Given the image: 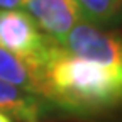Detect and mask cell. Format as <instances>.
<instances>
[{"instance_id": "7", "label": "cell", "mask_w": 122, "mask_h": 122, "mask_svg": "<svg viewBox=\"0 0 122 122\" xmlns=\"http://www.w3.org/2000/svg\"><path fill=\"white\" fill-rule=\"evenodd\" d=\"M81 19L90 24H114L122 17V0H75Z\"/></svg>"}, {"instance_id": "2", "label": "cell", "mask_w": 122, "mask_h": 122, "mask_svg": "<svg viewBox=\"0 0 122 122\" xmlns=\"http://www.w3.org/2000/svg\"><path fill=\"white\" fill-rule=\"evenodd\" d=\"M56 41L48 37L24 9L0 10V46L20 56L36 70Z\"/></svg>"}, {"instance_id": "3", "label": "cell", "mask_w": 122, "mask_h": 122, "mask_svg": "<svg viewBox=\"0 0 122 122\" xmlns=\"http://www.w3.org/2000/svg\"><path fill=\"white\" fill-rule=\"evenodd\" d=\"M59 46L73 56L114 70H122V36L98 29L95 24L86 20H80Z\"/></svg>"}, {"instance_id": "9", "label": "cell", "mask_w": 122, "mask_h": 122, "mask_svg": "<svg viewBox=\"0 0 122 122\" xmlns=\"http://www.w3.org/2000/svg\"><path fill=\"white\" fill-rule=\"evenodd\" d=\"M0 122H12V119H10L9 115H5V114L0 112Z\"/></svg>"}, {"instance_id": "8", "label": "cell", "mask_w": 122, "mask_h": 122, "mask_svg": "<svg viewBox=\"0 0 122 122\" xmlns=\"http://www.w3.org/2000/svg\"><path fill=\"white\" fill-rule=\"evenodd\" d=\"M27 0H0V10H14V9H24Z\"/></svg>"}, {"instance_id": "1", "label": "cell", "mask_w": 122, "mask_h": 122, "mask_svg": "<svg viewBox=\"0 0 122 122\" xmlns=\"http://www.w3.org/2000/svg\"><path fill=\"white\" fill-rule=\"evenodd\" d=\"M41 98L71 112H100L122 103V70L70 54L58 42L37 68Z\"/></svg>"}, {"instance_id": "6", "label": "cell", "mask_w": 122, "mask_h": 122, "mask_svg": "<svg viewBox=\"0 0 122 122\" xmlns=\"http://www.w3.org/2000/svg\"><path fill=\"white\" fill-rule=\"evenodd\" d=\"M0 80L41 97L39 71L20 56L0 46Z\"/></svg>"}, {"instance_id": "5", "label": "cell", "mask_w": 122, "mask_h": 122, "mask_svg": "<svg viewBox=\"0 0 122 122\" xmlns=\"http://www.w3.org/2000/svg\"><path fill=\"white\" fill-rule=\"evenodd\" d=\"M44 102L41 97L0 80V112L19 122H39Z\"/></svg>"}, {"instance_id": "4", "label": "cell", "mask_w": 122, "mask_h": 122, "mask_svg": "<svg viewBox=\"0 0 122 122\" xmlns=\"http://www.w3.org/2000/svg\"><path fill=\"white\" fill-rule=\"evenodd\" d=\"M24 10L34 19L41 32L58 44L83 20L75 0H27Z\"/></svg>"}]
</instances>
